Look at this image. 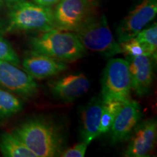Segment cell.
Listing matches in <instances>:
<instances>
[{
	"instance_id": "1",
	"label": "cell",
	"mask_w": 157,
	"mask_h": 157,
	"mask_svg": "<svg viewBox=\"0 0 157 157\" xmlns=\"http://www.w3.org/2000/svg\"><path fill=\"white\" fill-rule=\"evenodd\" d=\"M12 132L36 157L60 156L66 148L67 137L63 128L59 123L44 116L26 119Z\"/></svg>"
},
{
	"instance_id": "2",
	"label": "cell",
	"mask_w": 157,
	"mask_h": 157,
	"mask_svg": "<svg viewBox=\"0 0 157 157\" xmlns=\"http://www.w3.org/2000/svg\"><path fill=\"white\" fill-rule=\"evenodd\" d=\"M1 27L8 33L50 30L55 28L53 10L31 0H4V19Z\"/></svg>"
},
{
	"instance_id": "3",
	"label": "cell",
	"mask_w": 157,
	"mask_h": 157,
	"mask_svg": "<svg viewBox=\"0 0 157 157\" xmlns=\"http://www.w3.org/2000/svg\"><path fill=\"white\" fill-rule=\"evenodd\" d=\"M31 50L63 62L75 61L87 54L75 33L54 28L31 37Z\"/></svg>"
},
{
	"instance_id": "4",
	"label": "cell",
	"mask_w": 157,
	"mask_h": 157,
	"mask_svg": "<svg viewBox=\"0 0 157 157\" xmlns=\"http://www.w3.org/2000/svg\"><path fill=\"white\" fill-rule=\"evenodd\" d=\"M74 33L86 50L101 54L107 58L122 53L105 15L98 16L93 13Z\"/></svg>"
},
{
	"instance_id": "5",
	"label": "cell",
	"mask_w": 157,
	"mask_h": 157,
	"mask_svg": "<svg viewBox=\"0 0 157 157\" xmlns=\"http://www.w3.org/2000/svg\"><path fill=\"white\" fill-rule=\"evenodd\" d=\"M131 77L127 60L111 58L105 65L101 80L103 102L117 101L125 103L130 98Z\"/></svg>"
},
{
	"instance_id": "6",
	"label": "cell",
	"mask_w": 157,
	"mask_h": 157,
	"mask_svg": "<svg viewBox=\"0 0 157 157\" xmlns=\"http://www.w3.org/2000/svg\"><path fill=\"white\" fill-rule=\"evenodd\" d=\"M89 0H60L53 10L55 28L74 32L93 13Z\"/></svg>"
},
{
	"instance_id": "7",
	"label": "cell",
	"mask_w": 157,
	"mask_h": 157,
	"mask_svg": "<svg viewBox=\"0 0 157 157\" xmlns=\"http://www.w3.org/2000/svg\"><path fill=\"white\" fill-rule=\"evenodd\" d=\"M157 0H140L117 29L118 42L134 38L156 16Z\"/></svg>"
},
{
	"instance_id": "8",
	"label": "cell",
	"mask_w": 157,
	"mask_h": 157,
	"mask_svg": "<svg viewBox=\"0 0 157 157\" xmlns=\"http://www.w3.org/2000/svg\"><path fill=\"white\" fill-rule=\"evenodd\" d=\"M0 88L26 99L36 95L39 90L34 78L16 65L5 60H0Z\"/></svg>"
},
{
	"instance_id": "9",
	"label": "cell",
	"mask_w": 157,
	"mask_h": 157,
	"mask_svg": "<svg viewBox=\"0 0 157 157\" xmlns=\"http://www.w3.org/2000/svg\"><path fill=\"white\" fill-rule=\"evenodd\" d=\"M157 138L155 119L140 121L128 137L123 153L125 157H148L154 150Z\"/></svg>"
},
{
	"instance_id": "10",
	"label": "cell",
	"mask_w": 157,
	"mask_h": 157,
	"mask_svg": "<svg viewBox=\"0 0 157 157\" xmlns=\"http://www.w3.org/2000/svg\"><path fill=\"white\" fill-rule=\"evenodd\" d=\"M142 117L141 106L136 101L129 99L124 103L109 131L111 144L127 140Z\"/></svg>"
},
{
	"instance_id": "11",
	"label": "cell",
	"mask_w": 157,
	"mask_h": 157,
	"mask_svg": "<svg viewBox=\"0 0 157 157\" xmlns=\"http://www.w3.org/2000/svg\"><path fill=\"white\" fill-rule=\"evenodd\" d=\"M50 93L55 98L63 103H72L87 93L90 82L83 73L63 76L48 83Z\"/></svg>"
},
{
	"instance_id": "12",
	"label": "cell",
	"mask_w": 157,
	"mask_h": 157,
	"mask_svg": "<svg viewBox=\"0 0 157 157\" xmlns=\"http://www.w3.org/2000/svg\"><path fill=\"white\" fill-rule=\"evenodd\" d=\"M127 58L132 90L138 97H146L150 93L154 79V60L146 54Z\"/></svg>"
},
{
	"instance_id": "13",
	"label": "cell",
	"mask_w": 157,
	"mask_h": 157,
	"mask_svg": "<svg viewBox=\"0 0 157 157\" xmlns=\"http://www.w3.org/2000/svg\"><path fill=\"white\" fill-rule=\"evenodd\" d=\"M23 69L31 77L36 79L52 77L68 68L66 62L30 51L23 58Z\"/></svg>"
},
{
	"instance_id": "14",
	"label": "cell",
	"mask_w": 157,
	"mask_h": 157,
	"mask_svg": "<svg viewBox=\"0 0 157 157\" xmlns=\"http://www.w3.org/2000/svg\"><path fill=\"white\" fill-rule=\"evenodd\" d=\"M103 107L101 95L94 96L82 109L81 114L80 137L82 142L90 145L98 137V132Z\"/></svg>"
},
{
	"instance_id": "15",
	"label": "cell",
	"mask_w": 157,
	"mask_h": 157,
	"mask_svg": "<svg viewBox=\"0 0 157 157\" xmlns=\"http://www.w3.org/2000/svg\"><path fill=\"white\" fill-rule=\"evenodd\" d=\"M0 151L6 157H36L35 154L13 132L0 136Z\"/></svg>"
},
{
	"instance_id": "16",
	"label": "cell",
	"mask_w": 157,
	"mask_h": 157,
	"mask_svg": "<svg viewBox=\"0 0 157 157\" xmlns=\"http://www.w3.org/2000/svg\"><path fill=\"white\" fill-rule=\"evenodd\" d=\"M23 103L14 93L0 88V121L5 120L21 112Z\"/></svg>"
},
{
	"instance_id": "17",
	"label": "cell",
	"mask_w": 157,
	"mask_h": 157,
	"mask_svg": "<svg viewBox=\"0 0 157 157\" xmlns=\"http://www.w3.org/2000/svg\"><path fill=\"white\" fill-rule=\"evenodd\" d=\"M135 38L143 45L146 54L156 62L157 58V25L156 23L148 28H144L137 34Z\"/></svg>"
},
{
	"instance_id": "18",
	"label": "cell",
	"mask_w": 157,
	"mask_h": 157,
	"mask_svg": "<svg viewBox=\"0 0 157 157\" xmlns=\"http://www.w3.org/2000/svg\"><path fill=\"white\" fill-rule=\"evenodd\" d=\"M124 103L117 101H109L103 102V111L100 123L99 129L98 132V137L101 135L106 134L109 132L110 128L116 116L121 109V105Z\"/></svg>"
},
{
	"instance_id": "19",
	"label": "cell",
	"mask_w": 157,
	"mask_h": 157,
	"mask_svg": "<svg viewBox=\"0 0 157 157\" xmlns=\"http://www.w3.org/2000/svg\"><path fill=\"white\" fill-rule=\"evenodd\" d=\"M0 60L11 63L18 66L20 59L14 49L0 33Z\"/></svg>"
},
{
	"instance_id": "20",
	"label": "cell",
	"mask_w": 157,
	"mask_h": 157,
	"mask_svg": "<svg viewBox=\"0 0 157 157\" xmlns=\"http://www.w3.org/2000/svg\"><path fill=\"white\" fill-rule=\"evenodd\" d=\"M119 44L122 50V53H124L127 57H135L146 54L145 48L135 37L119 43Z\"/></svg>"
},
{
	"instance_id": "21",
	"label": "cell",
	"mask_w": 157,
	"mask_h": 157,
	"mask_svg": "<svg viewBox=\"0 0 157 157\" xmlns=\"http://www.w3.org/2000/svg\"><path fill=\"white\" fill-rule=\"evenodd\" d=\"M87 143L84 142H80L76 143L71 148H66L61 153L60 156L61 157H84L87 151Z\"/></svg>"
},
{
	"instance_id": "22",
	"label": "cell",
	"mask_w": 157,
	"mask_h": 157,
	"mask_svg": "<svg viewBox=\"0 0 157 157\" xmlns=\"http://www.w3.org/2000/svg\"><path fill=\"white\" fill-rule=\"evenodd\" d=\"M31 1L39 5L51 7L52 6L56 5L60 0H31Z\"/></svg>"
},
{
	"instance_id": "23",
	"label": "cell",
	"mask_w": 157,
	"mask_h": 157,
	"mask_svg": "<svg viewBox=\"0 0 157 157\" xmlns=\"http://www.w3.org/2000/svg\"><path fill=\"white\" fill-rule=\"evenodd\" d=\"M89 1H90V2H91L92 4H93V5H94V4L95 3V2L97 1V0H89Z\"/></svg>"
}]
</instances>
